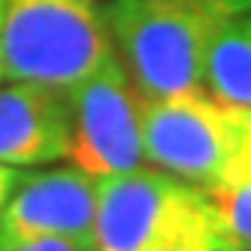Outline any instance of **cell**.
I'll return each mask as SVG.
<instances>
[{"label": "cell", "instance_id": "obj_1", "mask_svg": "<svg viewBox=\"0 0 251 251\" xmlns=\"http://www.w3.org/2000/svg\"><path fill=\"white\" fill-rule=\"evenodd\" d=\"M251 0H109L103 19L142 100L206 94L209 46Z\"/></svg>", "mask_w": 251, "mask_h": 251}, {"label": "cell", "instance_id": "obj_2", "mask_svg": "<svg viewBox=\"0 0 251 251\" xmlns=\"http://www.w3.org/2000/svg\"><path fill=\"white\" fill-rule=\"evenodd\" d=\"M94 251H245L212 194L139 167L97 182Z\"/></svg>", "mask_w": 251, "mask_h": 251}, {"label": "cell", "instance_id": "obj_3", "mask_svg": "<svg viewBox=\"0 0 251 251\" xmlns=\"http://www.w3.org/2000/svg\"><path fill=\"white\" fill-rule=\"evenodd\" d=\"M146 160L209 194L251 178V106L209 94L146 100Z\"/></svg>", "mask_w": 251, "mask_h": 251}, {"label": "cell", "instance_id": "obj_4", "mask_svg": "<svg viewBox=\"0 0 251 251\" xmlns=\"http://www.w3.org/2000/svg\"><path fill=\"white\" fill-rule=\"evenodd\" d=\"M3 76L73 91L115 58L94 0H3Z\"/></svg>", "mask_w": 251, "mask_h": 251}, {"label": "cell", "instance_id": "obj_5", "mask_svg": "<svg viewBox=\"0 0 251 251\" xmlns=\"http://www.w3.org/2000/svg\"><path fill=\"white\" fill-rule=\"evenodd\" d=\"M70 100V160L88 176L112 178L146 164L142 149V94L124 64L109 58L94 76H88Z\"/></svg>", "mask_w": 251, "mask_h": 251}, {"label": "cell", "instance_id": "obj_6", "mask_svg": "<svg viewBox=\"0 0 251 251\" xmlns=\"http://www.w3.org/2000/svg\"><path fill=\"white\" fill-rule=\"evenodd\" d=\"M97 178L73 167L19 173L0 212V251L37 239L94 242Z\"/></svg>", "mask_w": 251, "mask_h": 251}, {"label": "cell", "instance_id": "obj_7", "mask_svg": "<svg viewBox=\"0 0 251 251\" xmlns=\"http://www.w3.org/2000/svg\"><path fill=\"white\" fill-rule=\"evenodd\" d=\"M70 100L33 82L0 85V164L43 167L70 157Z\"/></svg>", "mask_w": 251, "mask_h": 251}, {"label": "cell", "instance_id": "obj_8", "mask_svg": "<svg viewBox=\"0 0 251 251\" xmlns=\"http://www.w3.org/2000/svg\"><path fill=\"white\" fill-rule=\"evenodd\" d=\"M206 94L251 106V12L230 19L215 33L206 55Z\"/></svg>", "mask_w": 251, "mask_h": 251}, {"label": "cell", "instance_id": "obj_9", "mask_svg": "<svg viewBox=\"0 0 251 251\" xmlns=\"http://www.w3.org/2000/svg\"><path fill=\"white\" fill-rule=\"evenodd\" d=\"M212 200L218 203L224 221L230 227V233L236 236V242L251 251V178L242 185H233L224 191H215Z\"/></svg>", "mask_w": 251, "mask_h": 251}, {"label": "cell", "instance_id": "obj_10", "mask_svg": "<svg viewBox=\"0 0 251 251\" xmlns=\"http://www.w3.org/2000/svg\"><path fill=\"white\" fill-rule=\"evenodd\" d=\"M3 251H94V242H85V239H37V242H25V245L3 248Z\"/></svg>", "mask_w": 251, "mask_h": 251}, {"label": "cell", "instance_id": "obj_11", "mask_svg": "<svg viewBox=\"0 0 251 251\" xmlns=\"http://www.w3.org/2000/svg\"><path fill=\"white\" fill-rule=\"evenodd\" d=\"M19 173H22V170L0 164V212H3V206H6V200H9V194H12V188H15V178H19Z\"/></svg>", "mask_w": 251, "mask_h": 251}, {"label": "cell", "instance_id": "obj_12", "mask_svg": "<svg viewBox=\"0 0 251 251\" xmlns=\"http://www.w3.org/2000/svg\"><path fill=\"white\" fill-rule=\"evenodd\" d=\"M0 25H3V0H0ZM0 79H3V43H0Z\"/></svg>", "mask_w": 251, "mask_h": 251}]
</instances>
